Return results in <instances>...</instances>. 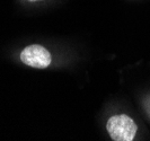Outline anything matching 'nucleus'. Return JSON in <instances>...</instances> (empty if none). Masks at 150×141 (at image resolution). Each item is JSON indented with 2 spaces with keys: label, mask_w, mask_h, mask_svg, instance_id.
Returning <instances> with one entry per match:
<instances>
[{
  "label": "nucleus",
  "mask_w": 150,
  "mask_h": 141,
  "mask_svg": "<svg viewBox=\"0 0 150 141\" xmlns=\"http://www.w3.org/2000/svg\"><path fill=\"white\" fill-rule=\"evenodd\" d=\"M107 131L114 141H131L135 137L138 126L127 114L114 115L107 121Z\"/></svg>",
  "instance_id": "1"
},
{
  "label": "nucleus",
  "mask_w": 150,
  "mask_h": 141,
  "mask_svg": "<svg viewBox=\"0 0 150 141\" xmlns=\"http://www.w3.org/2000/svg\"><path fill=\"white\" fill-rule=\"evenodd\" d=\"M21 60L23 63L32 68L44 69L51 63V54L41 45L34 44L25 47L21 53Z\"/></svg>",
  "instance_id": "2"
},
{
  "label": "nucleus",
  "mask_w": 150,
  "mask_h": 141,
  "mask_svg": "<svg viewBox=\"0 0 150 141\" xmlns=\"http://www.w3.org/2000/svg\"><path fill=\"white\" fill-rule=\"evenodd\" d=\"M30 1H38V0H30Z\"/></svg>",
  "instance_id": "3"
}]
</instances>
